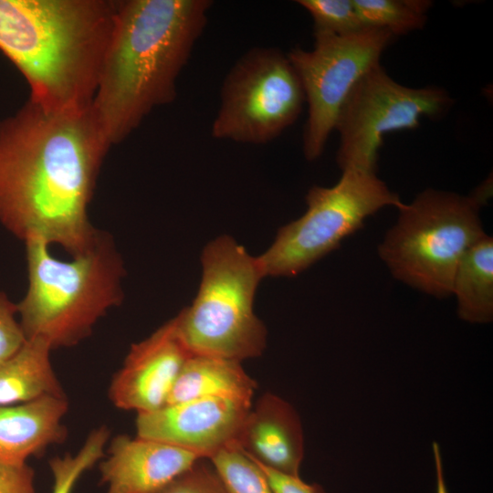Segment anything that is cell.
<instances>
[{"mask_svg": "<svg viewBox=\"0 0 493 493\" xmlns=\"http://www.w3.org/2000/svg\"><path fill=\"white\" fill-rule=\"evenodd\" d=\"M89 108L51 110L28 100L0 121V225L23 242L39 237L73 256L100 230L88 211L110 148Z\"/></svg>", "mask_w": 493, "mask_h": 493, "instance_id": "6da1fadb", "label": "cell"}, {"mask_svg": "<svg viewBox=\"0 0 493 493\" xmlns=\"http://www.w3.org/2000/svg\"><path fill=\"white\" fill-rule=\"evenodd\" d=\"M209 0H121L90 112L110 148L156 107L171 103L176 81L202 35Z\"/></svg>", "mask_w": 493, "mask_h": 493, "instance_id": "7a4b0ae2", "label": "cell"}, {"mask_svg": "<svg viewBox=\"0 0 493 493\" xmlns=\"http://www.w3.org/2000/svg\"><path fill=\"white\" fill-rule=\"evenodd\" d=\"M118 8L115 0H0V50L46 109L90 107Z\"/></svg>", "mask_w": 493, "mask_h": 493, "instance_id": "3957f363", "label": "cell"}, {"mask_svg": "<svg viewBox=\"0 0 493 493\" xmlns=\"http://www.w3.org/2000/svg\"><path fill=\"white\" fill-rule=\"evenodd\" d=\"M24 243L28 286L17 310L26 340L42 341L52 351L76 346L123 300L126 271L113 237L99 230L69 260L54 257L39 237Z\"/></svg>", "mask_w": 493, "mask_h": 493, "instance_id": "277c9868", "label": "cell"}, {"mask_svg": "<svg viewBox=\"0 0 493 493\" xmlns=\"http://www.w3.org/2000/svg\"><path fill=\"white\" fill-rule=\"evenodd\" d=\"M489 189L488 181L468 196L426 189L404 203L379 246V256L393 277L436 298L451 295L459 261L487 235L479 209Z\"/></svg>", "mask_w": 493, "mask_h": 493, "instance_id": "5b68a950", "label": "cell"}, {"mask_svg": "<svg viewBox=\"0 0 493 493\" xmlns=\"http://www.w3.org/2000/svg\"><path fill=\"white\" fill-rule=\"evenodd\" d=\"M202 279L193 303L175 316L177 329L192 354L236 362L260 356L267 329L254 312L264 278L257 257L228 236L207 244L202 253Z\"/></svg>", "mask_w": 493, "mask_h": 493, "instance_id": "8992f818", "label": "cell"}, {"mask_svg": "<svg viewBox=\"0 0 493 493\" xmlns=\"http://www.w3.org/2000/svg\"><path fill=\"white\" fill-rule=\"evenodd\" d=\"M307 210L282 226L269 248L257 257L264 277H292L335 249L380 209L403 205L375 173L343 170L330 187L313 186Z\"/></svg>", "mask_w": 493, "mask_h": 493, "instance_id": "52a82bcc", "label": "cell"}, {"mask_svg": "<svg viewBox=\"0 0 493 493\" xmlns=\"http://www.w3.org/2000/svg\"><path fill=\"white\" fill-rule=\"evenodd\" d=\"M305 95L287 54L254 47L227 73L211 134L240 143L269 142L301 114Z\"/></svg>", "mask_w": 493, "mask_h": 493, "instance_id": "ba28073f", "label": "cell"}, {"mask_svg": "<svg viewBox=\"0 0 493 493\" xmlns=\"http://www.w3.org/2000/svg\"><path fill=\"white\" fill-rule=\"evenodd\" d=\"M393 36L373 27L343 35L314 34V47L292 48L288 58L303 89L308 118L303 132L307 160L318 159L358 81L373 67Z\"/></svg>", "mask_w": 493, "mask_h": 493, "instance_id": "9c48e42d", "label": "cell"}, {"mask_svg": "<svg viewBox=\"0 0 493 493\" xmlns=\"http://www.w3.org/2000/svg\"><path fill=\"white\" fill-rule=\"evenodd\" d=\"M452 103L443 89L409 88L393 80L380 64L373 67L355 85L338 118V165L341 171L375 173L385 133L415 129L423 116L436 117Z\"/></svg>", "mask_w": 493, "mask_h": 493, "instance_id": "30bf717a", "label": "cell"}, {"mask_svg": "<svg viewBox=\"0 0 493 493\" xmlns=\"http://www.w3.org/2000/svg\"><path fill=\"white\" fill-rule=\"evenodd\" d=\"M252 402L205 397L165 404L137 414L136 435L161 441L210 459L236 444Z\"/></svg>", "mask_w": 493, "mask_h": 493, "instance_id": "8fae6325", "label": "cell"}, {"mask_svg": "<svg viewBox=\"0 0 493 493\" xmlns=\"http://www.w3.org/2000/svg\"><path fill=\"white\" fill-rule=\"evenodd\" d=\"M191 355L181 339L174 317L131 346L122 366L111 379L110 400L117 408L137 414L164 406Z\"/></svg>", "mask_w": 493, "mask_h": 493, "instance_id": "7c38bea8", "label": "cell"}, {"mask_svg": "<svg viewBox=\"0 0 493 493\" xmlns=\"http://www.w3.org/2000/svg\"><path fill=\"white\" fill-rule=\"evenodd\" d=\"M200 458L161 441L118 435L100 461V483L107 486L106 493H153Z\"/></svg>", "mask_w": 493, "mask_h": 493, "instance_id": "4fadbf2b", "label": "cell"}, {"mask_svg": "<svg viewBox=\"0 0 493 493\" xmlns=\"http://www.w3.org/2000/svg\"><path fill=\"white\" fill-rule=\"evenodd\" d=\"M236 444L257 463L299 476L305 451L303 428L296 409L280 396L265 393L252 404Z\"/></svg>", "mask_w": 493, "mask_h": 493, "instance_id": "5bb4252c", "label": "cell"}, {"mask_svg": "<svg viewBox=\"0 0 493 493\" xmlns=\"http://www.w3.org/2000/svg\"><path fill=\"white\" fill-rule=\"evenodd\" d=\"M66 396L0 405V462L21 465L67 438Z\"/></svg>", "mask_w": 493, "mask_h": 493, "instance_id": "9a60e30c", "label": "cell"}, {"mask_svg": "<svg viewBox=\"0 0 493 493\" xmlns=\"http://www.w3.org/2000/svg\"><path fill=\"white\" fill-rule=\"evenodd\" d=\"M257 384L241 362L192 354L184 362L166 404L205 397L252 402Z\"/></svg>", "mask_w": 493, "mask_h": 493, "instance_id": "2e32d148", "label": "cell"}, {"mask_svg": "<svg viewBox=\"0 0 493 493\" xmlns=\"http://www.w3.org/2000/svg\"><path fill=\"white\" fill-rule=\"evenodd\" d=\"M51 351L42 341L26 340L16 353L0 362V405L66 396L51 363Z\"/></svg>", "mask_w": 493, "mask_h": 493, "instance_id": "e0dca14e", "label": "cell"}, {"mask_svg": "<svg viewBox=\"0 0 493 493\" xmlns=\"http://www.w3.org/2000/svg\"><path fill=\"white\" fill-rule=\"evenodd\" d=\"M451 294L459 318L470 323L493 319V239L486 235L471 246L459 261Z\"/></svg>", "mask_w": 493, "mask_h": 493, "instance_id": "ac0fdd59", "label": "cell"}, {"mask_svg": "<svg viewBox=\"0 0 493 493\" xmlns=\"http://www.w3.org/2000/svg\"><path fill=\"white\" fill-rule=\"evenodd\" d=\"M366 27L383 29L393 36L422 28L432 3L426 0H353Z\"/></svg>", "mask_w": 493, "mask_h": 493, "instance_id": "d6986e66", "label": "cell"}, {"mask_svg": "<svg viewBox=\"0 0 493 493\" xmlns=\"http://www.w3.org/2000/svg\"><path fill=\"white\" fill-rule=\"evenodd\" d=\"M110 436L109 428L100 425L89 432L77 453L50 458L48 466L53 478L51 493H72L82 475L105 456Z\"/></svg>", "mask_w": 493, "mask_h": 493, "instance_id": "ffe728a7", "label": "cell"}, {"mask_svg": "<svg viewBox=\"0 0 493 493\" xmlns=\"http://www.w3.org/2000/svg\"><path fill=\"white\" fill-rule=\"evenodd\" d=\"M226 493H274L265 475L237 446H229L210 459Z\"/></svg>", "mask_w": 493, "mask_h": 493, "instance_id": "44dd1931", "label": "cell"}, {"mask_svg": "<svg viewBox=\"0 0 493 493\" xmlns=\"http://www.w3.org/2000/svg\"><path fill=\"white\" fill-rule=\"evenodd\" d=\"M311 16L314 34L343 36L367 28L353 0H299Z\"/></svg>", "mask_w": 493, "mask_h": 493, "instance_id": "7402d4cb", "label": "cell"}, {"mask_svg": "<svg viewBox=\"0 0 493 493\" xmlns=\"http://www.w3.org/2000/svg\"><path fill=\"white\" fill-rule=\"evenodd\" d=\"M153 493H226V490L211 461L200 458Z\"/></svg>", "mask_w": 493, "mask_h": 493, "instance_id": "603a6c76", "label": "cell"}, {"mask_svg": "<svg viewBox=\"0 0 493 493\" xmlns=\"http://www.w3.org/2000/svg\"><path fill=\"white\" fill-rule=\"evenodd\" d=\"M17 317V303L0 291V362L16 353L26 341Z\"/></svg>", "mask_w": 493, "mask_h": 493, "instance_id": "cb8c5ba5", "label": "cell"}, {"mask_svg": "<svg viewBox=\"0 0 493 493\" xmlns=\"http://www.w3.org/2000/svg\"><path fill=\"white\" fill-rule=\"evenodd\" d=\"M0 493H37L34 469L27 463L0 462Z\"/></svg>", "mask_w": 493, "mask_h": 493, "instance_id": "d4e9b609", "label": "cell"}, {"mask_svg": "<svg viewBox=\"0 0 493 493\" xmlns=\"http://www.w3.org/2000/svg\"><path fill=\"white\" fill-rule=\"evenodd\" d=\"M256 464L265 475L274 493H327L318 483H308L299 476L284 474L257 462Z\"/></svg>", "mask_w": 493, "mask_h": 493, "instance_id": "484cf974", "label": "cell"}, {"mask_svg": "<svg viewBox=\"0 0 493 493\" xmlns=\"http://www.w3.org/2000/svg\"><path fill=\"white\" fill-rule=\"evenodd\" d=\"M432 450L435 473V493H448L439 444L433 442Z\"/></svg>", "mask_w": 493, "mask_h": 493, "instance_id": "4316f807", "label": "cell"}]
</instances>
